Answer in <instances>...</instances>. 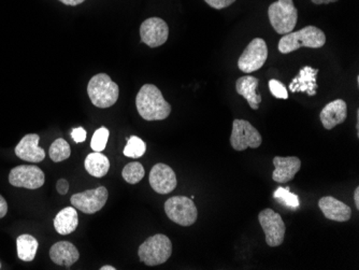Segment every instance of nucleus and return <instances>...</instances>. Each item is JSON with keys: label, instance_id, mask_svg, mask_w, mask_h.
I'll list each match as a JSON object with an SVG mask.
<instances>
[{"label": "nucleus", "instance_id": "1", "mask_svg": "<svg viewBox=\"0 0 359 270\" xmlns=\"http://www.w3.org/2000/svg\"><path fill=\"white\" fill-rule=\"evenodd\" d=\"M138 113L145 121H161L168 118L171 106L166 102L161 90L153 84H145L136 97Z\"/></svg>", "mask_w": 359, "mask_h": 270}, {"label": "nucleus", "instance_id": "2", "mask_svg": "<svg viewBox=\"0 0 359 270\" xmlns=\"http://www.w3.org/2000/svg\"><path fill=\"white\" fill-rule=\"evenodd\" d=\"M326 43L324 31L315 26H307L295 33H286L279 41V51L283 54L301 48L319 49Z\"/></svg>", "mask_w": 359, "mask_h": 270}, {"label": "nucleus", "instance_id": "3", "mask_svg": "<svg viewBox=\"0 0 359 270\" xmlns=\"http://www.w3.org/2000/svg\"><path fill=\"white\" fill-rule=\"evenodd\" d=\"M88 93L95 107L102 109L112 107L120 95L118 84L106 74H98L90 79Z\"/></svg>", "mask_w": 359, "mask_h": 270}, {"label": "nucleus", "instance_id": "4", "mask_svg": "<svg viewBox=\"0 0 359 270\" xmlns=\"http://www.w3.org/2000/svg\"><path fill=\"white\" fill-rule=\"evenodd\" d=\"M173 254V242L165 235L157 234L147 238L138 249L140 261L147 266L166 263Z\"/></svg>", "mask_w": 359, "mask_h": 270}, {"label": "nucleus", "instance_id": "5", "mask_svg": "<svg viewBox=\"0 0 359 270\" xmlns=\"http://www.w3.org/2000/svg\"><path fill=\"white\" fill-rule=\"evenodd\" d=\"M270 24L280 35L293 31L298 21V10L293 0H278L268 9Z\"/></svg>", "mask_w": 359, "mask_h": 270}, {"label": "nucleus", "instance_id": "6", "mask_svg": "<svg viewBox=\"0 0 359 270\" xmlns=\"http://www.w3.org/2000/svg\"><path fill=\"white\" fill-rule=\"evenodd\" d=\"M165 212L177 225L191 226L197 221L198 211L193 199L185 196H173L165 202Z\"/></svg>", "mask_w": 359, "mask_h": 270}, {"label": "nucleus", "instance_id": "7", "mask_svg": "<svg viewBox=\"0 0 359 270\" xmlns=\"http://www.w3.org/2000/svg\"><path fill=\"white\" fill-rule=\"evenodd\" d=\"M262 143V135L250 122L244 120H234L232 122L230 145L236 151H244L248 148L257 149Z\"/></svg>", "mask_w": 359, "mask_h": 270}, {"label": "nucleus", "instance_id": "8", "mask_svg": "<svg viewBox=\"0 0 359 270\" xmlns=\"http://www.w3.org/2000/svg\"><path fill=\"white\" fill-rule=\"evenodd\" d=\"M267 58V43L264 39L255 38L250 41L241 56L239 57L238 67L241 72L250 74L262 68Z\"/></svg>", "mask_w": 359, "mask_h": 270}, {"label": "nucleus", "instance_id": "9", "mask_svg": "<svg viewBox=\"0 0 359 270\" xmlns=\"http://www.w3.org/2000/svg\"><path fill=\"white\" fill-rule=\"evenodd\" d=\"M258 220L262 230L265 232L266 242L268 246L273 248L281 246L285 237L286 230L285 224L281 216L272 209H265L258 214Z\"/></svg>", "mask_w": 359, "mask_h": 270}, {"label": "nucleus", "instance_id": "10", "mask_svg": "<svg viewBox=\"0 0 359 270\" xmlns=\"http://www.w3.org/2000/svg\"><path fill=\"white\" fill-rule=\"evenodd\" d=\"M109 197V193L104 186L83 193H77L71 196V205L83 214H94L102 210Z\"/></svg>", "mask_w": 359, "mask_h": 270}, {"label": "nucleus", "instance_id": "11", "mask_svg": "<svg viewBox=\"0 0 359 270\" xmlns=\"http://www.w3.org/2000/svg\"><path fill=\"white\" fill-rule=\"evenodd\" d=\"M45 173L38 166L22 165L15 167L9 173L10 184L27 190H37L45 184Z\"/></svg>", "mask_w": 359, "mask_h": 270}, {"label": "nucleus", "instance_id": "12", "mask_svg": "<svg viewBox=\"0 0 359 270\" xmlns=\"http://www.w3.org/2000/svg\"><path fill=\"white\" fill-rule=\"evenodd\" d=\"M140 36L141 42L149 45L150 48H157L168 40V25L159 17L145 19L140 26Z\"/></svg>", "mask_w": 359, "mask_h": 270}, {"label": "nucleus", "instance_id": "13", "mask_svg": "<svg viewBox=\"0 0 359 270\" xmlns=\"http://www.w3.org/2000/svg\"><path fill=\"white\" fill-rule=\"evenodd\" d=\"M150 184L159 194H169L177 187V175L166 164H157L150 173Z\"/></svg>", "mask_w": 359, "mask_h": 270}, {"label": "nucleus", "instance_id": "14", "mask_svg": "<svg viewBox=\"0 0 359 270\" xmlns=\"http://www.w3.org/2000/svg\"><path fill=\"white\" fill-rule=\"evenodd\" d=\"M40 137L37 134L24 136L19 145L15 147V154L25 161L40 163L45 159V152L39 147Z\"/></svg>", "mask_w": 359, "mask_h": 270}, {"label": "nucleus", "instance_id": "15", "mask_svg": "<svg viewBox=\"0 0 359 270\" xmlns=\"http://www.w3.org/2000/svg\"><path fill=\"white\" fill-rule=\"evenodd\" d=\"M348 116V104L344 100H336L329 102L323 108L319 114L321 124L326 128L327 131H330L337 125H340L346 120Z\"/></svg>", "mask_w": 359, "mask_h": 270}, {"label": "nucleus", "instance_id": "16", "mask_svg": "<svg viewBox=\"0 0 359 270\" xmlns=\"http://www.w3.org/2000/svg\"><path fill=\"white\" fill-rule=\"evenodd\" d=\"M274 171L272 179L274 182L286 183L295 178L296 173L301 170V161L296 157H280L273 159Z\"/></svg>", "mask_w": 359, "mask_h": 270}, {"label": "nucleus", "instance_id": "17", "mask_svg": "<svg viewBox=\"0 0 359 270\" xmlns=\"http://www.w3.org/2000/svg\"><path fill=\"white\" fill-rule=\"evenodd\" d=\"M319 207L325 218L328 220L346 222L352 216V209L335 197H321L319 200Z\"/></svg>", "mask_w": 359, "mask_h": 270}, {"label": "nucleus", "instance_id": "18", "mask_svg": "<svg viewBox=\"0 0 359 270\" xmlns=\"http://www.w3.org/2000/svg\"><path fill=\"white\" fill-rule=\"evenodd\" d=\"M319 69L305 66L301 69L299 74L289 84V90L293 93H307L309 96H314L317 94V76Z\"/></svg>", "mask_w": 359, "mask_h": 270}, {"label": "nucleus", "instance_id": "19", "mask_svg": "<svg viewBox=\"0 0 359 270\" xmlns=\"http://www.w3.org/2000/svg\"><path fill=\"white\" fill-rule=\"evenodd\" d=\"M50 257L53 263L65 267H70L78 262L80 253L74 244L69 241H59L53 244L50 249Z\"/></svg>", "mask_w": 359, "mask_h": 270}, {"label": "nucleus", "instance_id": "20", "mask_svg": "<svg viewBox=\"0 0 359 270\" xmlns=\"http://www.w3.org/2000/svg\"><path fill=\"white\" fill-rule=\"evenodd\" d=\"M258 84H260L258 79L252 76L241 77L236 82L237 93L248 100L250 107L253 110H257L262 102V96L256 93Z\"/></svg>", "mask_w": 359, "mask_h": 270}, {"label": "nucleus", "instance_id": "21", "mask_svg": "<svg viewBox=\"0 0 359 270\" xmlns=\"http://www.w3.org/2000/svg\"><path fill=\"white\" fill-rule=\"evenodd\" d=\"M54 228L58 234L69 235L79 225V216L74 207H66L59 211L54 219Z\"/></svg>", "mask_w": 359, "mask_h": 270}, {"label": "nucleus", "instance_id": "22", "mask_svg": "<svg viewBox=\"0 0 359 270\" xmlns=\"http://www.w3.org/2000/svg\"><path fill=\"white\" fill-rule=\"evenodd\" d=\"M86 171L95 178H102L110 169V161L100 152H93L86 157L84 161Z\"/></svg>", "mask_w": 359, "mask_h": 270}, {"label": "nucleus", "instance_id": "23", "mask_svg": "<svg viewBox=\"0 0 359 270\" xmlns=\"http://www.w3.org/2000/svg\"><path fill=\"white\" fill-rule=\"evenodd\" d=\"M38 241L31 235L24 234L17 239V256L24 262H31L38 250Z\"/></svg>", "mask_w": 359, "mask_h": 270}, {"label": "nucleus", "instance_id": "24", "mask_svg": "<svg viewBox=\"0 0 359 270\" xmlns=\"http://www.w3.org/2000/svg\"><path fill=\"white\" fill-rule=\"evenodd\" d=\"M49 153H50L51 159L54 163H59V161H65V159H69V157H70V145H69L66 140L58 138L51 145Z\"/></svg>", "mask_w": 359, "mask_h": 270}, {"label": "nucleus", "instance_id": "25", "mask_svg": "<svg viewBox=\"0 0 359 270\" xmlns=\"http://www.w3.org/2000/svg\"><path fill=\"white\" fill-rule=\"evenodd\" d=\"M145 151H147V145L145 141L140 139L138 136H131L127 140V145H126L123 153L125 157L139 159L145 155Z\"/></svg>", "mask_w": 359, "mask_h": 270}, {"label": "nucleus", "instance_id": "26", "mask_svg": "<svg viewBox=\"0 0 359 270\" xmlns=\"http://www.w3.org/2000/svg\"><path fill=\"white\" fill-rule=\"evenodd\" d=\"M145 171L143 166L140 163H129L124 167L122 171L124 180L129 184H137L138 182L143 179Z\"/></svg>", "mask_w": 359, "mask_h": 270}, {"label": "nucleus", "instance_id": "27", "mask_svg": "<svg viewBox=\"0 0 359 270\" xmlns=\"http://www.w3.org/2000/svg\"><path fill=\"white\" fill-rule=\"evenodd\" d=\"M273 197L278 199L282 204L289 207L291 209H296L301 206L299 197L289 191V187H278V190L274 192Z\"/></svg>", "mask_w": 359, "mask_h": 270}, {"label": "nucleus", "instance_id": "28", "mask_svg": "<svg viewBox=\"0 0 359 270\" xmlns=\"http://www.w3.org/2000/svg\"><path fill=\"white\" fill-rule=\"evenodd\" d=\"M109 135V129L106 127L98 128L97 131L95 132L94 135H93L92 143H90V147L94 150V152H102L106 149Z\"/></svg>", "mask_w": 359, "mask_h": 270}, {"label": "nucleus", "instance_id": "29", "mask_svg": "<svg viewBox=\"0 0 359 270\" xmlns=\"http://www.w3.org/2000/svg\"><path fill=\"white\" fill-rule=\"evenodd\" d=\"M269 88L272 95L276 98H280V100H287L289 98V94H287V90L286 86L282 84L281 81L273 80L269 81Z\"/></svg>", "mask_w": 359, "mask_h": 270}, {"label": "nucleus", "instance_id": "30", "mask_svg": "<svg viewBox=\"0 0 359 270\" xmlns=\"http://www.w3.org/2000/svg\"><path fill=\"white\" fill-rule=\"evenodd\" d=\"M86 136H88V134H86V129L83 127L74 128L71 132V137L74 139V143H84L86 140Z\"/></svg>", "mask_w": 359, "mask_h": 270}, {"label": "nucleus", "instance_id": "31", "mask_svg": "<svg viewBox=\"0 0 359 270\" xmlns=\"http://www.w3.org/2000/svg\"><path fill=\"white\" fill-rule=\"evenodd\" d=\"M210 7L216 10L224 9V8L230 7V5L236 1V0H205Z\"/></svg>", "mask_w": 359, "mask_h": 270}, {"label": "nucleus", "instance_id": "32", "mask_svg": "<svg viewBox=\"0 0 359 270\" xmlns=\"http://www.w3.org/2000/svg\"><path fill=\"white\" fill-rule=\"evenodd\" d=\"M57 192L61 195H66L69 191V182L66 179H61L57 181L56 184Z\"/></svg>", "mask_w": 359, "mask_h": 270}, {"label": "nucleus", "instance_id": "33", "mask_svg": "<svg viewBox=\"0 0 359 270\" xmlns=\"http://www.w3.org/2000/svg\"><path fill=\"white\" fill-rule=\"evenodd\" d=\"M8 212V204L6 202V199L0 195V219H3V216L7 214Z\"/></svg>", "mask_w": 359, "mask_h": 270}, {"label": "nucleus", "instance_id": "34", "mask_svg": "<svg viewBox=\"0 0 359 270\" xmlns=\"http://www.w3.org/2000/svg\"><path fill=\"white\" fill-rule=\"evenodd\" d=\"M61 3H65L67 6H78L84 3L86 0H59Z\"/></svg>", "mask_w": 359, "mask_h": 270}, {"label": "nucleus", "instance_id": "35", "mask_svg": "<svg viewBox=\"0 0 359 270\" xmlns=\"http://www.w3.org/2000/svg\"><path fill=\"white\" fill-rule=\"evenodd\" d=\"M315 5H328L331 3H337L338 0H311Z\"/></svg>", "mask_w": 359, "mask_h": 270}, {"label": "nucleus", "instance_id": "36", "mask_svg": "<svg viewBox=\"0 0 359 270\" xmlns=\"http://www.w3.org/2000/svg\"><path fill=\"white\" fill-rule=\"evenodd\" d=\"M354 202L355 206L357 209H359V187H356V190L354 191Z\"/></svg>", "mask_w": 359, "mask_h": 270}, {"label": "nucleus", "instance_id": "37", "mask_svg": "<svg viewBox=\"0 0 359 270\" xmlns=\"http://www.w3.org/2000/svg\"><path fill=\"white\" fill-rule=\"evenodd\" d=\"M116 268H114L113 266H109V265H106V266H102V268H100V270H115Z\"/></svg>", "mask_w": 359, "mask_h": 270}, {"label": "nucleus", "instance_id": "38", "mask_svg": "<svg viewBox=\"0 0 359 270\" xmlns=\"http://www.w3.org/2000/svg\"><path fill=\"white\" fill-rule=\"evenodd\" d=\"M0 269H1V263H0Z\"/></svg>", "mask_w": 359, "mask_h": 270}]
</instances>
